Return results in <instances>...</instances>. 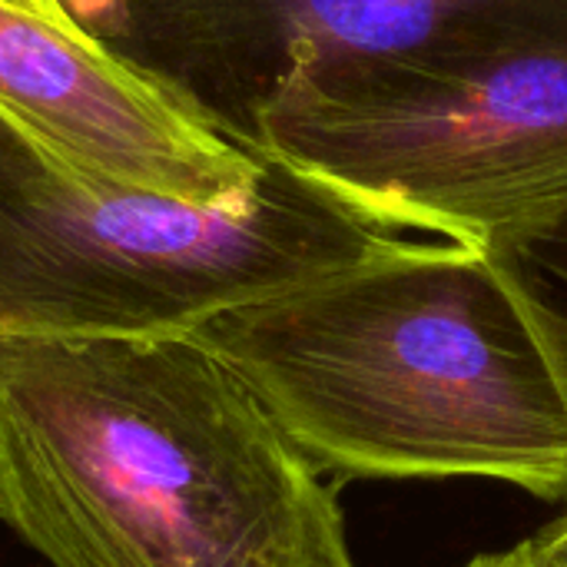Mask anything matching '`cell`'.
I'll return each instance as SVG.
<instances>
[{
  "mask_svg": "<svg viewBox=\"0 0 567 567\" xmlns=\"http://www.w3.org/2000/svg\"><path fill=\"white\" fill-rule=\"evenodd\" d=\"M249 150L405 233L482 249L567 203V47L306 63Z\"/></svg>",
  "mask_w": 567,
  "mask_h": 567,
  "instance_id": "4",
  "label": "cell"
},
{
  "mask_svg": "<svg viewBox=\"0 0 567 567\" xmlns=\"http://www.w3.org/2000/svg\"><path fill=\"white\" fill-rule=\"evenodd\" d=\"M465 567H555V565H548V561L532 548V542H522V545H515V548H508V551L482 555V558L468 561Z\"/></svg>",
  "mask_w": 567,
  "mask_h": 567,
  "instance_id": "9",
  "label": "cell"
},
{
  "mask_svg": "<svg viewBox=\"0 0 567 567\" xmlns=\"http://www.w3.org/2000/svg\"><path fill=\"white\" fill-rule=\"evenodd\" d=\"M3 3H13L20 10H33V13H43V17H56V20H73L63 7V0H3Z\"/></svg>",
  "mask_w": 567,
  "mask_h": 567,
  "instance_id": "11",
  "label": "cell"
},
{
  "mask_svg": "<svg viewBox=\"0 0 567 567\" xmlns=\"http://www.w3.org/2000/svg\"><path fill=\"white\" fill-rule=\"evenodd\" d=\"M0 113L76 169L189 203L246 199L269 169L76 20L3 0Z\"/></svg>",
  "mask_w": 567,
  "mask_h": 567,
  "instance_id": "6",
  "label": "cell"
},
{
  "mask_svg": "<svg viewBox=\"0 0 567 567\" xmlns=\"http://www.w3.org/2000/svg\"><path fill=\"white\" fill-rule=\"evenodd\" d=\"M532 548L555 567H567V512L558 515L551 525H545L535 538H528Z\"/></svg>",
  "mask_w": 567,
  "mask_h": 567,
  "instance_id": "8",
  "label": "cell"
},
{
  "mask_svg": "<svg viewBox=\"0 0 567 567\" xmlns=\"http://www.w3.org/2000/svg\"><path fill=\"white\" fill-rule=\"evenodd\" d=\"M525 312L567 405V203L478 249Z\"/></svg>",
  "mask_w": 567,
  "mask_h": 567,
  "instance_id": "7",
  "label": "cell"
},
{
  "mask_svg": "<svg viewBox=\"0 0 567 567\" xmlns=\"http://www.w3.org/2000/svg\"><path fill=\"white\" fill-rule=\"evenodd\" d=\"M419 239L272 156L252 196L189 203L76 169L0 113V336H193Z\"/></svg>",
  "mask_w": 567,
  "mask_h": 567,
  "instance_id": "3",
  "label": "cell"
},
{
  "mask_svg": "<svg viewBox=\"0 0 567 567\" xmlns=\"http://www.w3.org/2000/svg\"><path fill=\"white\" fill-rule=\"evenodd\" d=\"M93 37L249 150L262 100L296 66L567 47V0H110Z\"/></svg>",
  "mask_w": 567,
  "mask_h": 567,
  "instance_id": "5",
  "label": "cell"
},
{
  "mask_svg": "<svg viewBox=\"0 0 567 567\" xmlns=\"http://www.w3.org/2000/svg\"><path fill=\"white\" fill-rule=\"evenodd\" d=\"M319 475L492 478L567 498V405L488 259L409 249L223 312L193 332Z\"/></svg>",
  "mask_w": 567,
  "mask_h": 567,
  "instance_id": "2",
  "label": "cell"
},
{
  "mask_svg": "<svg viewBox=\"0 0 567 567\" xmlns=\"http://www.w3.org/2000/svg\"><path fill=\"white\" fill-rule=\"evenodd\" d=\"M0 522L50 567H355L336 492L196 336H0Z\"/></svg>",
  "mask_w": 567,
  "mask_h": 567,
  "instance_id": "1",
  "label": "cell"
},
{
  "mask_svg": "<svg viewBox=\"0 0 567 567\" xmlns=\"http://www.w3.org/2000/svg\"><path fill=\"white\" fill-rule=\"evenodd\" d=\"M63 7H66V13L86 30V33H93L96 30V23L103 20V13H106V7H110V0H63Z\"/></svg>",
  "mask_w": 567,
  "mask_h": 567,
  "instance_id": "10",
  "label": "cell"
}]
</instances>
